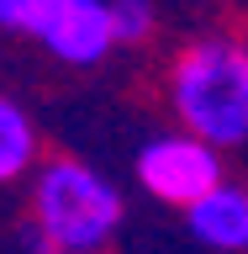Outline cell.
<instances>
[{
  "label": "cell",
  "mask_w": 248,
  "mask_h": 254,
  "mask_svg": "<svg viewBox=\"0 0 248 254\" xmlns=\"http://www.w3.org/2000/svg\"><path fill=\"white\" fill-rule=\"evenodd\" d=\"M169 111L180 132L211 143L217 154L248 143V43L211 32L174 53Z\"/></svg>",
  "instance_id": "obj_1"
},
{
  "label": "cell",
  "mask_w": 248,
  "mask_h": 254,
  "mask_svg": "<svg viewBox=\"0 0 248 254\" xmlns=\"http://www.w3.org/2000/svg\"><path fill=\"white\" fill-rule=\"evenodd\" d=\"M122 228V190L85 159H37L32 233L48 254H100Z\"/></svg>",
  "instance_id": "obj_2"
},
{
  "label": "cell",
  "mask_w": 248,
  "mask_h": 254,
  "mask_svg": "<svg viewBox=\"0 0 248 254\" xmlns=\"http://www.w3.org/2000/svg\"><path fill=\"white\" fill-rule=\"evenodd\" d=\"M0 32H16L69 69H90L111 53L106 0H0Z\"/></svg>",
  "instance_id": "obj_3"
},
{
  "label": "cell",
  "mask_w": 248,
  "mask_h": 254,
  "mask_svg": "<svg viewBox=\"0 0 248 254\" xmlns=\"http://www.w3.org/2000/svg\"><path fill=\"white\" fill-rule=\"evenodd\" d=\"M222 154L211 143L190 138V132H158L138 148V186L164 206H180L185 212L190 201H201L211 186H222Z\"/></svg>",
  "instance_id": "obj_4"
},
{
  "label": "cell",
  "mask_w": 248,
  "mask_h": 254,
  "mask_svg": "<svg viewBox=\"0 0 248 254\" xmlns=\"http://www.w3.org/2000/svg\"><path fill=\"white\" fill-rule=\"evenodd\" d=\"M185 222L206 249H222V254L248 249V186H238V180L211 186L201 201L185 206Z\"/></svg>",
  "instance_id": "obj_5"
},
{
  "label": "cell",
  "mask_w": 248,
  "mask_h": 254,
  "mask_svg": "<svg viewBox=\"0 0 248 254\" xmlns=\"http://www.w3.org/2000/svg\"><path fill=\"white\" fill-rule=\"evenodd\" d=\"M37 154H43L37 122L27 117L21 101L0 95V186H11V180L32 175V170H37Z\"/></svg>",
  "instance_id": "obj_6"
},
{
  "label": "cell",
  "mask_w": 248,
  "mask_h": 254,
  "mask_svg": "<svg viewBox=\"0 0 248 254\" xmlns=\"http://www.w3.org/2000/svg\"><path fill=\"white\" fill-rule=\"evenodd\" d=\"M111 43H148L153 37V0H106Z\"/></svg>",
  "instance_id": "obj_7"
}]
</instances>
